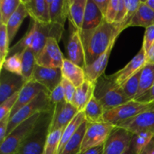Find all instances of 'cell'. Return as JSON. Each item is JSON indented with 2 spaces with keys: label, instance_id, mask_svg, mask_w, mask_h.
<instances>
[{
  "label": "cell",
  "instance_id": "6da1fadb",
  "mask_svg": "<svg viewBox=\"0 0 154 154\" xmlns=\"http://www.w3.org/2000/svg\"><path fill=\"white\" fill-rule=\"evenodd\" d=\"M120 34L118 29L114 24L108 23L105 20L95 29L81 32L86 66L93 63L103 54Z\"/></svg>",
  "mask_w": 154,
  "mask_h": 154
},
{
  "label": "cell",
  "instance_id": "7a4b0ae2",
  "mask_svg": "<svg viewBox=\"0 0 154 154\" xmlns=\"http://www.w3.org/2000/svg\"><path fill=\"white\" fill-rule=\"evenodd\" d=\"M64 27L58 24L51 23L49 24H41L32 21L25 35L10 48L8 56L21 54L25 48H29L33 51L37 57L43 50L47 40L49 38H54L60 42Z\"/></svg>",
  "mask_w": 154,
  "mask_h": 154
},
{
  "label": "cell",
  "instance_id": "3957f363",
  "mask_svg": "<svg viewBox=\"0 0 154 154\" xmlns=\"http://www.w3.org/2000/svg\"><path fill=\"white\" fill-rule=\"evenodd\" d=\"M54 110L42 112L34 128L15 154H43L50 133Z\"/></svg>",
  "mask_w": 154,
  "mask_h": 154
},
{
  "label": "cell",
  "instance_id": "277c9868",
  "mask_svg": "<svg viewBox=\"0 0 154 154\" xmlns=\"http://www.w3.org/2000/svg\"><path fill=\"white\" fill-rule=\"evenodd\" d=\"M94 96L102 105L105 111L115 108L130 102L121 87L114 82L111 75H103L95 85Z\"/></svg>",
  "mask_w": 154,
  "mask_h": 154
},
{
  "label": "cell",
  "instance_id": "5b68a950",
  "mask_svg": "<svg viewBox=\"0 0 154 154\" xmlns=\"http://www.w3.org/2000/svg\"><path fill=\"white\" fill-rule=\"evenodd\" d=\"M54 108V105L51 100L49 92H42L34 100L23 107L13 117H11L8 126L7 135L18 125L34 116L35 114L44 111H51Z\"/></svg>",
  "mask_w": 154,
  "mask_h": 154
},
{
  "label": "cell",
  "instance_id": "8992f818",
  "mask_svg": "<svg viewBox=\"0 0 154 154\" xmlns=\"http://www.w3.org/2000/svg\"><path fill=\"white\" fill-rule=\"evenodd\" d=\"M154 110V102L144 103L132 100L127 103L105 112L104 120L105 123L117 126L119 123L135 117L142 113Z\"/></svg>",
  "mask_w": 154,
  "mask_h": 154
},
{
  "label": "cell",
  "instance_id": "52a82bcc",
  "mask_svg": "<svg viewBox=\"0 0 154 154\" xmlns=\"http://www.w3.org/2000/svg\"><path fill=\"white\" fill-rule=\"evenodd\" d=\"M40 114L41 113L35 114L15 127L0 144V154L16 153L20 146L33 129Z\"/></svg>",
  "mask_w": 154,
  "mask_h": 154
},
{
  "label": "cell",
  "instance_id": "ba28073f",
  "mask_svg": "<svg viewBox=\"0 0 154 154\" xmlns=\"http://www.w3.org/2000/svg\"><path fill=\"white\" fill-rule=\"evenodd\" d=\"M114 127L115 126L105 122L99 123H87L81 152L105 144Z\"/></svg>",
  "mask_w": 154,
  "mask_h": 154
},
{
  "label": "cell",
  "instance_id": "9c48e42d",
  "mask_svg": "<svg viewBox=\"0 0 154 154\" xmlns=\"http://www.w3.org/2000/svg\"><path fill=\"white\" fill-rule=\"evenodd\" d=\"M64 60L58 41L54 38H49L43 50L36 57V63L43 67L61 69Z\"/></svg>",
  "mask_w": 154,
  "mask_h": 154
},
{
  "label": "cell",
  "instance_id": "30bf717a",
  "mask_svg": "<svg viewBox=\"0 0 154 154\" xmlns=\"http://www.w3.org/2000/svg\"><path fill=\"white\" fill-rule=\"evenodd\" d=\"M133 133L115 126L104 144L103 154H122L131 144Z\"/></svg>",
  "mask_w": 154,
  "mask_h": 154
},
{
  "label": "cell",
  "instance_id": "8fae6325",
  "mask_svg": "<svg viewBox=\"0 0 154 154\" xmlns=\"http://www.w3.org/2000/svg\"><path fill=\"white\" fill-rule=\"evenodd\" d=\"M61 69L47 68L36 64L31 80L45 87L50 93L54 91L63 81Z\"/></svg>",
  "mask_w": 154,
  "mask_h": 154
},
{
  "label": "cell",
  "instance_id": "7c38bea8",
  "mask_svg": "<svg viewBox=\"0 0 154 154\" xmlns=\"http://www.w3.org/2000/svg\"><path fill=\"white\" fill-rule=\"evenodd\" d=\"M147 64V55L142 48L135 57L125 66L115 74L111 75L114 82L121 87L129 78L141 71Z\"/></svg>",
  "mask_w": 154,
  "mask_h": 154
},
{
  "label": "cell",
  "instance_id": "4fadbf2b",
  "mask_svg": "<svg viewBox=\"0 0 154 154\" xmlns=\"http://www.w3.org/2000/svg\"><path fill=\"white\" fill-rule=\"evenodd\" d=\"M68 59L79 67H85V54L81 32L69 23V36L67 43Z\"/></svg>",
  "mask_w": 154,
  "mask_h": 154
},
{
  "label": "cell",
  "instance_id": "5bb4252c",
  "mask_svg": "<svg viewBox=\"0 0 154 154\" xmlns=\"http://www.w3.org/2000/svg\"><path fill=\"white\" fill-rule=\"evenodd\" d=\"M27 81L21 75L1 69L0 75V104L21 90Z\"/></svg>",
  "mask_w": 154,
  "mask_h": 154
},
{
  "label": "cell",
  "instance_id": "9a60e30c",
  "mask_svg": "<svg viewBox=\"0 0 154 154\" xmlns=\"http://www.w3.org/2000/svg\"><path fill=\"white\" fill-rule=\"evenodd\" d=\"M79 113L72 103L66 101L54 105V115L51 122L50 132L58 129H65L74 117Z\"/></svg>",
  "mask_w": 154,
  "mask_h": 154
},
{
  "label": "cell",
  "instance_id": "2e32d148",
  "mask_svg": "<svg viewBox=\"0 0 154 154\" xmlns=\"http://www.w3.org/2000/svg\"><path fill=\"white\" fill-rule=\"evenodd\" d=\"M116 126L123 128L133 134L145 132L154 135V110L142 113Z\"/></svg>",
  "mask_w": 154,
  "mask_h": 154
},
{
  "label": "cell",
  "instance_id": "e0dca14e",
  "mask_svg": "<svg viewBox=\"0 0 154 154\" xmlns=\"http://www.w3.org/2000/svg\"><path fill=\"white\" fill-rule=\"evenodd\" d=\"M45 91H48V90L39 83L32 81V80L27 81L25 85L21 89L20 91L19 92V96H18L14 107L11 112L10 118L13 117L23 107L34 100L41 93Z\"/></svg>",
  "mask_w": 154,
  "mask_h": 154
},
{
  "label": "cell",
  "instance_id": "ac0fdd59",
  "mask_svg": "<svg viewBox=\"0 0 154 154\" xmlns=\"http://www.w3.org/2000/svg\"><path fill=\"white\" fill-rule=\"evenodd\" d=\"M33 21L41 24L51 23L50 8L48 0H22Z\"/></svg>",
  "mask_w": 154,
  "mask_h": 154
},
{
  "label": "cell",
  "instance_id": "d6986e66",
  "mask_svg": "<svg viewBox=\"0 0 154 154\" xmlns=\"http://www.w3.org/2000/svg\"><path fill=\"white\" fill-rule=\"evenodd\" d=\"M115 42H113L108 48V50L103 54H102L99 58L96 59L93 63L88 65V66H86L84 68L87 81L96 84L98 79L103 75H105V71L106 69L108 60H109L110 55H111V51L114 48Z\"/></svg>",
  "mask_w": 154,
  "mask_h": 154
},
{
  "label": "cell",
  "instance_id": "ffe728a7",
  "mask_svg": "<svg viewBox=\"0 0 154 154\" xmlns=\"http://www.w3.org/2000/svg\"><path fill=\"white\" fill-rule=\"evenodd\" d=\"M104 20L105 17L94 0H87L81 32L95 29L99 27Z\"/></svg>",
  "mask_w": 154,
  "mask_h": 154
},
{
  "label": "cell",
  "instance_id": "44dd1931",
  "mask_svg": "<svg viewBox=\"0 0 154 154\" xmlns=\"http://www.w3.org/2000/svg\"><path fill=\"white\" fill-rule=\"evenodd\" d=\"M95 85L96 84L86 80L81 86L76 87V91L72 104L79 112L84 111L88 102L94 96Z\"/></svg>",
  "mask_w": 154,
  "mask_h": 154
},
{
  "label": "cell",
  "instance_id": "7402d4cb",
  "mask_svg": "<svg viewBox=\"0 0 154 154\" xmlns=\"http://www.w3.org/2000/svg\"><path fill=\"white\" fill-rule=\"evenodd\" d=\"M87 0H68L69 20L80 32L82 30Z\"/></svg>",
  "mask_w": 154,
  "mask_h": 154
},
{
  "label": "cell",
  "instance_id": "603a6c76",
  "mask_svg": "<svg viewBox=\"0 0 154 154\" xmlns=\"http://www.w3.org/2000/svg\"><path fill=\"white\" fill-rule=\"evenodd\" d=\"M61 70L63 78L70 81L75 87L81 86L86 81L84 69L77 66L69 59L64 60Z\"/></svg>",
  "mask_w": 154,
  "mask_h": 154
},
{
  "label": "cell",
  "instance_id": "cb8c5ba5",
  "mask_svg": "<svg viewBox=\"0 0 154 154\" xmlns=\"http://www.w3.org/2000/svg\"><path fill=\"white\" fill-rule=\"evenodd\" d=\"M50 8L51 23L64 27L68 14V0H48Z\"/></svg>",
  "mask_w": 154,
  "mask_h": 154
},
{
  "label": "cell",
  "instance_id": "d4e9b609",
  "mask_svg": "<svg viewBox=\"0 0 154 154\" xmlns=\"http://www.w3.org/2000/svg\"><path fill=\"white\" fill-rule=\"evenodd\" d=\"M153 25H154V11L142 1L141 5L129 22L128 27L141 26L147 28Z\"/></svg>",
  "mask_w": 154,
  "mask_h": 154
},
{
  "label": "cell",
  "instance_id": "484cf974",
  "mask_svg": "<svg viewBox=\"0 0 154 154\" xmlns=\"http://www.w3.org/2000/svg\"><path fill=\"white\" fill-rule=\"evenodd\" d=\"M27 16H29L28 12H27L26 8L23 2H21L18 8L14 13L11 17L9 19L7 25H6L8 35L10 43L14 38L18 30H19L21 24H22L23 21L24 20V19Z\"/></svg>",
  "mask_w": 154,
  "mask_h": 154
},
{
  "label": "cell",
  "instance_id": "4316f807",
  "mask_svg": "<svg viewBox=\"0 0 154 154\" xmlns=\"http://www.w3.org/2000/svg\"><path fill=\"white\" fill-rule=\"evenodd\" d=\"M105 109L94 96L84 110L86 121L89 123H104Z\"/></svg>",
  "mask_w": 154,
  "mask_h": 154
},
{
  "label": "cell",
  "instance_id": "83f0119b",
  "mask_svg": "<svg viewBox=\"0 0 154 154\" xmlns=\"http://www.w3.org/2000/svg\"><path fill=\"white\" fill-rule=\"evenodd\" d=\"M87 122L84 121L80 126L75 135L68 141L66 145L60 154H79L81 153V145L87 129Z\"/></svg>",
  "mask_w": 154,
  "mask_h": 154
},
{
  "label": "cell",
  "instance_id": "f1b7e54d",
  "mask_svg": "<svg viewBox=\"0 0 154 154\" xmlns=\"http://www.w3.org/2000/svg\"><path fill=\"white\" fill-rule=\"evenodd\" d=\"M84 121H86V119L85 116H84V111L78 113V114L74 117L73 120L69 123V124L66 126V129L63 131V135H62L61 137V140H60V145H59L57 154L60 153V152L63 150V149L64 148L65 146L66 145L68 141H69V140L72 138V137L75 135V133L76 132V131L78 130V128L80 127V126H81Z\"/></svg>",
  "mask_w": 154,
  "mask_h": 154
},
{
  "label": "cell",
  "instance_id": "f546056e",
  "mask_svg": "<svg viewBox=\"0 0 154 154\" xmlns=\"http://www.w3.org/2000/svg\"><path fill=\"white\" fill-rule=\"evenodd\" d=\"M154 84V64L147 63L141 71L139 89L134 100H137L148 91Z\"/></svg>",
  "mask_w": 154,
  "mask_h": 154
},
{
  "label": "cell",
  "instance_id": "4dcf8cb0",
  "mask_svg": "<svg viewBox=\"0 0 154 154\" xmlns=\"http://www.w3.org/2000/svg\"><path fill=\"white\" fill-rule=\"evenodd\" d=\"M22 57V77L26 81L31 80L36 66V57L30 48H26L21 53Z\"/></svg>",
  "mask_w": 154,
  "mask_h": 154
},
{
  "label": "cell",
  "instance_id": "1f68e13d",
  "mask_svg": "<svg viewBox=\"0 0 154 154\" xmlns=\"http://www.w3.org/2000/svg\"><path fill=\"white\" fill-rule=\"evenodd\" d=\"M22 0H0V24L7 25Z\"/></svg>",
  "mask_w": 154,
  "mask_h": 154
},
{
  "label": "cell",
  "instance_id": "d6a6232c",
  "mask_svg": "<svg viewBox=\"0 0 154 154\" xmlns=\"http://www.w3.org/2000/svg\"><path fill=\"white\" fill-rule=\"evenodd\" d=\"M142 69L138 72H137L132 78H129L121 87V89L123 91V93H125V95L130 100H134L137 93H138V89H139L140 78H141Z\"/></svg>",
  "mask_w": 154,
  "mask_h": 154
},
{
  "label": "cell",
  "instance_id": "836d02e7",
  "mask_svg": "<svg viewBox=\"0 0 154 154\" xmlns=\"http://www.w3.org/2000/svg\"><path fill=\"white\" fill-rule=\"evenodd\" d=\"M64 129H58L50 132L45 144L43 154H57L60 140Z\"/></svg>",
  "mask_w": 154,
  "mask_h": 154
},
{
  "label": "cell",
  "instance_id": "e575fe53",
  "mask_svg": "<svg viewBox=\"0 0 154 154\" xmlns=\"http://www.w3.org/2000/svg\"><path fill=\"white\" fill-rule=\"evenodd\" d=\"M1 69H5L11 73L22 76V57L21 54L8 57L2 65Z\"/></svg>",
  "mask_w": 154,
  "mask_h": 154
},
{
  "label": "cell",
  "instance_id": "d590c367",
  "mask_svg": "<svg viewBox=\"0 0 154 154\" xmlns=\"http://www.w3.org/2000/svg\"><path fill=\"white\" fill-rule=\"evenodd\" d=\"M10 42L7 32L6 26L0 24V69L8 56Z\"/></svg>",
  "mask_w": 154,
  "mask_h": 154
},
{
  "label": "cell",
  "instance_id": "8d00e7d4",
  "mask_svg": "<svg viewBox=\"0 0 154 154\" xmlns=\"http://www.w3.org/2000/svg\"><path fill=\"white\" fill-rule=\"evenodd\" d=\"M154 138V135L150 132H139V133L133 134L132 140V145L133 146L134 149L137 153L139 154L141 150L152 141Z\"/></svg>",
  "mask_w": 154,
  "mask_h": 154
},
{
  "label": "cell",
  "instance_id": "74e56055",
  "mask_svg": "<svg viewBox=\"0 0 154 154\" xmlns=\"http://www.w3.org/2000/svg\"><path fill=\"white\" fill-rule=\"evenodd\" d=\"M141 3H142L141 0H125V5H126L127 11H126V18H125L124 22H123L121 27H120L121 32L126 28H127L132 17L134 16V14L137 11L138 8L140 7Z\"/></svg>",
  "mask_w": 154,
  "mask_h": 154
},
{
  "label": "cell",
  "instance_id": "f35d334b",
  "mask_svg": "<svg viewBox=\"0 0 154 154\" xmlns=\"http://www.w3.org/2000/svg\"><path fill=\"white\" fill-rule=\"evenodd\" d=\"M18 96H19V92L14 94L10 98L6 99L4 102L0 104V120H2L3 119L8 117H10L11 112L16 104Z\"/></svg>",
  "mask_w": 154,
  "mask_h": 154
},
{
  "label": "cell",
  "instance_id": "ab89813d",
  "mask_svg": "<svg viewBox=\"0 0 154 154\" xmlns=\"http://www.w3.org/2000/svg\"><path fill=\"white\" fill-rule=\"evenodd\" d=\"M119 3L120 0H110L106 14L105 16V20L110 24H114L118 13Z\"/></svg>",
  "mask_w": 154,
  "mask_h": 154
},
{
  "label": "cell",
  "instance_id": "60d3db41",
  "mask_svg": "<svg viewBox=\"0 0 154 154\" xmlns=\"http://www.w3.org/2000/svg\"><path fill=\"white\" fill-rule=\"evenodd\" d=\"M61 85L63 87V91H64L66 101L67 102H69V103H72L74 96H75V91H76V87L66 78L63 79L61 82Z\"/></svg>",
  "mask_w": 154,
  "mask_h": 154
},
{
  "label": "cell",
  "instance_id": "b9f144b4",
  "mask_svg": "<svg viewBox=\"0 0 154 154\" xmlns=\"http://www.w3.org/2000/svg\"><path fill=\"white\" fill-rule=\"evenodd\" d=\"M154 43V25L146 28L143 41L142 48L147 53Z\"/></svg>",
  "mask_w": 154,
  "mask_h": 154
},
{
  "label": "cell",
  "instance_id": "7bdbcfd3",
  "mask_svg": "<svg viewBox=\"0 0 154 154\" xmlns=\"http://www.w3.org/2000/svg\"><path fill=\"white\" fill-rule=\"evenodd\" d=\"M50 97H51V102L54 105L66 101L64 91H63V87H62L61 84H60L54 91L50 93Z\"/></svg>",
  "mask_w": 154,
  "mask_h": 154
},
{
  "label": "cell",
  "instance_id": "ee69618b",
  "mask_svg": "<svg viewBox=\"0 0 154 154\" xmlns=\"http://www.w3.org/2000/svg\"><path fill=\"white\" fill-rule=\"evenodd\" d=\"M9 120H10V117H8L6 118L3 119L2 120H0V144L4 141L6 136H7Z\"/></svg>",
  "mask_w": 154,
  "mask_h": 154
},
{
  "label": "cell",
  "instance_id": "f6af8a7d",
  "mask_svg": "<svg viewBox=\"0 0 154 154\" xmlns=\"http://www.w3.org/2000/svg\"><path fill=\"white\" fill-rule=\"evenodd\" d=\"M137 102H144V103H150V102H154V84L152 86L151 88L146 92L143 96H141L139 99H138Z\"/></svg>",
  "mask_w": 154,
  "mask_h": 154
},
{
  "label": "cell",
  "instance_id": "bcb514c9",
  "mask_svg": "<svg viewBox=\"0 0 154 154\" xmlns=\"http://www.w3.org/2000/svg\"><path fill=\"white\" fill-rule=\"evenodd\" d=\"M94 2L96 5H97V7L99 8V10H100V11L103 14L104 17H105L110 0H94Z\"/></svg>",
  "mask_w": 154,
  "mask_h": 154
},
{
  "label": "cell",
  "instance_id": "7dc6e473",
  "mask_svg": "<svg viewBox=\"0 0 154 154\" xmlns=\"http://www.w3.org/2000/svg\"><path fill=\"white\" fill-rule=\"evenodd\" d=\"M103 152L104 144H102V145L89 149V150H85L84 152H81L79 154H103Z\"/></svg>",
  "mask_w": 154,
  "mask_h": 154
},
{
  "label": "cell",
  "instance_id": "c3c4849f",
  "mask_svg": "<svg viewBox=\"0 0 154 154\" xmlns=\"http://www.w3.org/2000/svg\"><path fill=\"white\" fill-rule=\"evenodd\" d=\"M146 55H147V63L154 64V43L150 47L148 51L146 53Z\"/></svg>",
  "mask_w": 154,
  "mask_h": 154
},
{
  "label": "cell",
  "instance_id": "681fc988",
  "mask_svg": "<svg viewBox=\"0 0 154 154\" xmlns=\"http://www.w3.org/2000/svg\"><path fill=\"white\" fill-rule=\"evenodd\" d=\"M154 148V138L152 139V141L141 150V152L139 154H152Z\"/></svg>",
  "mask_w": 154,
  "mask_h": 154
},
{
  "label": "cell",
  "instance_id": "f907efd6",
  "mask_svg": "<svg viewBox=\"0 0 154 154\" xmlns=\"http://www.w3.org/2000/svg\"><path fill=\"white\" fill-rule=\"evenodd\" d=\"M122 154H138V153H137V152L135 151V150L134 149L133 146H132V144H131L130 145H129V147H128V148L126 149V150H125V151Z\"/></svg>",
  "mask_w": 154,
  "mask_h": 154
},
{
  "label": "cell",
  "instance_id": "816d5d0a",
  "mask_svg": "<svg viewBox=\"0 0 154 154\" xmlns=\"http://www.w3.org/2000/svg\"><path fill=\"white\" fill-rule=\"evenodd\" d=\"M143 2H144V4L147 5L150 8H151L154 11V0H145V1Z\"/></svg>",
  "mask_w": 154,
  "mask_h": 154
},
{
  "label": "cell",
  "instance_id": "f5cc1de1",
  "mask_svg": "<svg viewBox=\"0 0 154 154\" xmlns=\"http://www.w3.org/2000/svg\"><path fill=\"white\" fill-rule=\"evenodd\" d=\"M152 154H154V148H153V152H152Z\"/></svg>",
  "mask_w": 154,
  "mask_h": 154
}]
</instances>
